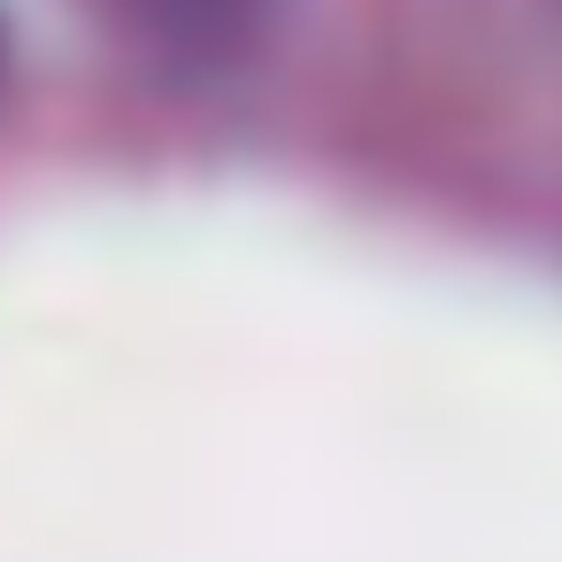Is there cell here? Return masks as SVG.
<instances>
[{"mask_svg":"<svg viewBox=\"0 0 562 562\" xmlns=\"http://www.w3.org/2000/svg\"><path fill=\"white\" fill-rule=\"evenodd\" d=\"M285 0H93V16L170 78H232L255 63Z\"/></svg>","mask_w":562,"mask_h":562,"instance_id":"6da1fadb","label":"cell"},{"mask_svg":"<svg viewBox=\"0 0 562 562\" xmlns=\"http://www.w3.org/2000/svg\"><path fill=\"white\" fill-rule=\"evenodd\" d=\"M0 86H9V16H0Z\"/></svg>","mask_w":562,"mask_h":562,"instance_id":"7a4b0ae2","label":"cell"}]
</instances>
